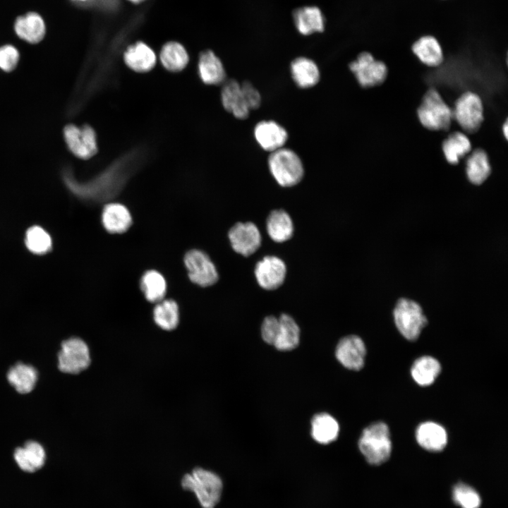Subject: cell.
<instances>
[{"label": "cell", "mask_w": 508, "mask_h": 508, "mask_svg": "<svg viewBox=\"0 0 508 508\" xmlns=\"http://www.w3.org/2000/svg\"><path fill=\"white\" fill-rule=\"evenodd\" d=\"M267 166L276 182L285 188L296 186L305 175V167L300 156L285 146L270 152Z\"/></svg>", "instance_id": "obj_1"}, {"label": "cell", "mask_w": 508, "mask_h": 508, "mask_svg": "<svg viewBox=\"0 0 508 508\" xmlns=\"http://www.w3.org/2000/svg\"><path fill=\"white\" fill-rule=\"evenodd\" d=\"M182 488L193 492L203 508H214L219 502L223 484L214 472L202 468H194L186 474L181 480Z\"/></svg>", "instance_id": "obj_2"}, {"label": "cell", "mask_w": 508, "mask_h": 508, "mask_svg": "<svg viewBox=\"0 0 508 508\" xmlns=\"http://www.w3.org/2000/svg\"><path fill=\"white\" fill-rule=\"evenodd\" d=\"M358 447L370 464L378 466L387 461L392 452L387 425L376 422L365 428L358 440Z\"/></svg>", "instance_id": "obj_3"}, {"label": "cell", "mask_w": 508, "mask_h": 508, "mask_svg": "<svg viewBox=\"0 0 508 508\" xmlns=\"http://www.w3.org/2000/svg\"><path fill=\"white\" fill-rule=\"evenodd\" d=\"M418 116L421 124L429 130L447 131L450 128L453 111L437 90L430 89L418 109Z\"/></svg>", "instance_id": "obj_4"}, {"label": "cell", "mask_w": 508, "mask_h": 508, "mask_svg": "<svg viewBox=\"0 0 508 508\" xmlns=\"http://www.w3.org/2000/svg\"><path fill=\"white\" fill-rule=\"evenodd\" d=\"M393 317L399 332L409 341L416 340L428 324L421 306L409 298L398 300L393 310Z\"/></svg>", "instance_id": "obj_5"}, {"label": "cell", "mask_w": 508, "mask_h": 508, "mask_svg": "<svg viewBox=\"0 0 508 508\" xmlns=\"http://www.w3.org/2000/svg\"><path fill=\"white\" fill-rule=\"evenodd\" d=\"M57 358L59 370L71 375L85 370L91 363L88 345L79 337H71L63 341Z\"/></svg>", "instance_id": "obj_6"}, {"label": "cell", "mask_w": 508, "mask_h": 508, "mask_svg": "<svg viewBox=\"0 0 508 508\" xmlns=\"http://www.w3.org/2000/svg\"><path fill=\"white\" fill-rule=\"evenodd\" d=\"M183 263L191 282L201 286L214 285L219 279L216 266L209 255L202 250L191 249L184 255Z\"/></svg>", "instance_id": "obj_7"}, {"label": "cell", "mask_w": 508, "mask_h": 508, "mask_svg": "<svg viewBox=\"0 0 508 508\" xmlns=\"http://www.w3.org/2000/svg\"><path fill=\"white\" fill-rule=\"evenodd\" d=\"M453 118L466 132L477 131L483 121V105L480 97L472 92L461 95L455 103Z\"/></svg>", "instance_id": "obj_8"}, {"label": "cell", "mask_w": 508, "mask_h": 508, "mask_svg": "<svg viewBox=\"0 0 508 508\" xmlns=\"http://www.w3.org/2000/svg\"><path fill=\"white\" fill-rule=\"evenodd\" d=\"M349 67L363 87L380 85L387 75V68L384 62L375 59L368 52L360 53L356 59L349 64Z\"/></svg>", "instance_id": "obj_9"}, {"label": "cell", "mask_w": 508, "mask_h": 508, "mask_svg": "<svg viewBox=\"0 0 508 508\" xmlns=\"http://www.w3.org/2000/svg\"><path fill=\"white\" fill-rule=\"evenodd\" d=\"M64 136L70 151L79 158L89 159L97 152L96 133L88 125H68L64 129Z\"/></svg>", "instance_id": "obj_10"}, {"label": "cell", "mask_w": 508, "mask_h": 508, "mask_svg": "<svg viewBox=\"0 0 508 508\" xmlns=\"http://www.w3.org/2000/svg\"><path fill=\"white\" fill-rule=\"evenodd\" d=\"M228 238L233 250L248 257L255 253L261 245V234L253 222H237L229 229Z\"/></svg>", "instance_id": "obj_11"}, {"label": "cell", "mask_w": 508, "mask_h": 508, "mask_svg": "<svg viewBox=\"0 0 508 508\" xmlns=\"http://www.w3.org/2000/svg\"><path fill=\"white\" fill-rule=\"evenodd\" d=\"M284 262L274 255L265 256L255 267V277L258 285L263 289L272 291L280 287L286 276Z\"/></svg>", "instance_id": "obj_12"}, {"label": "cell", "mask_w": 508, "mask_h": 508, "mask_svg": "<svg viewBox=\"0 0 508 508\" xmlns=\"http://www.w3.org/2000/svg\"><path fill=\"white\" fill-rule=\"evenodd\" d=\"M256 143L265 151L272 152L285 146L289 133L286 129L274 120H262L253 128Z\"/></svg>", "instance_id": "obj_13"}, {"label": "cell", "mask_w": 508, "mask_h": 508, "mask_svg": "<svg viewBox=\"0 0 508 508\" xmlns=\"http://www.w3.org/2000/svg\"><path fill=\"white\" fill-rule=\"evenodd\" d=\"M366 349L363 341L356 335H349L338 342L335 356L345 368L359 370L364 365Z\"/></svg>", "instance_id": "obj_14"}, {"label": "cell", "mask_w": 508, "mask_h": 508, "mask_svg": "<svg viewBox=\"0 0 508 508\" xmlns=\"http://www.w3.org/2000/svg\"><path fill=\"white\" fill-rule=\"evenodd\" d=\"M220 99L222 107L236 119H246L250 113L241 83L234 78L226 79L222 85Z\"/></svg>", "instance_id": "obj_15"}, {"label": "cell", "mask_w": 508, "mask_h": 508, "mask_svg": "<svg viewBox=\"0 0 508 508\" xmlns=\"http://www.w3.org/2000/svg\"><path fill=\"white\" fill-rule=\"evenodd\" d=\"M290 73L294 83L301 89L317 85L321 78L317 64L306 56L296 57L291 62Z\"/></svg>", "instance_id": "obj_16"}, {"label": "cell", "mask_w": 508, "mask_h": 508, "mask_svg": "<svg viewBox=\"0 0 508 508\" xmlns=\"http://www.w3.org/2000/svg\"><path fill=\"white\" fill-rule=\"evenodd\" d=\"M129 210L119 202L106 205L102 212V223L105 230L111 234H120L128 230L132 224Z\"/></svg>", "instance_id": "obj_17"}, {"label": "cell", "mask_w": 508, "mask_h": 508, "mask_svg": "<svg viewBox=\"0 0 508 508\" xmlns=\"http://www.w3.org/2000/svg\"><path fill=\"white\" fill-rule=\"evenodd\" d=\"M198 73L201 80L209 85H222L226 80V73L220 59L211 50L200 53Z\"/></svg>", "instance_id": "obj_18"}, {"label": "cell", "mask_w": 508, "mask_h": 508, "mask_svg": "<svg viewBox=\"0 0 508 508\" xmlns=\"http://www.w3.org/2000/svg\"><path fill=\"white\" fill-rule=\"evenodd\" d=\"M13 458L21 470L33 473L44 466L46 453L38 442L30 440L15 449Z\"/></svg>", "instance_id": "obj_19"}, {"label": "cell", "mask_w": 508, "mask_h": 508, "mask_svg": "<svg viewBox=\"0 0 508 508\" xmlns=\"http://www.w3.org/2000/svg\"><path fill=\"white\" fill-rule=\"evenodd\" d=\"M416 438L421 447L430 452H440L447 443L445 429L440 424L431 421L418 425L416 431Z\"/></svg>", "instance_id": "obj_20"}, {"label": "cell", "mask_w": 508, "mask_h": 508, "mask_svg": "<svg viewBox=\"0 0 508 508\" xmlns=\"http://www.w3.org/2000/svg\"><path fill=\"white\" fill-rule=\"evenodd\" d=\"M123 59L128 68L138 73L151 71L157 62L154 51L142 42L129 46L124 53Z\"/></svg>", "instance_id": "obj_21"}, {"label": "cell", "mask_w": 508, "mask_h": 508, "mask_svg": "<svg viewBox=\"0 0 508 508\" xmlns=\"http://www.w3.org/2000/svg\"><path fill=\"white\" fill-rule=\"evenodd\" d=\"M6 377L17 392L26 394L34 389L38 374L32 365L18 362L9 368Z\"/></svg>", "instance_id": "obj_22"}, {"label": "cell", "mask_w": 508, "mask_h": 508, "mask_svg": "<svg viewBox=\"0 0 508 508\" xmlns=\"http://www.w3.org/2000/svg\"><path fill=\"white\" fill-rule=\"evenodd\" d=\"M293 18L298 31L303 35L321 32L325 30L323 15L317 6H303L295 9Z\"/></svg>", "instance_id": "obj_23"}, {"label": "cell", "mask_w": 508, "mask_h": 508, "mask_svg": "<svg viewBox=\"0 0 508 508\" xmlns=\"http://www.w3.org/2000/svg\"><path fill=\"white\" fill-rule=\"evenodd\" d=\"M266 229L270 238L277 243L289 240L294 234V223L284 210H272L266 220Z\"/></svg>", "instance_id": "obj_24"}, {"label": "cell", "mask_w": 508, "mask_h": 508, "mask_svg": "<svg viewBox=\"0 0 508 508\" xmlns=\"http://www.w3.org/2000/svg\"><path fill=\"white\" fill-rule=\"evenodd\" d=\"M15 30L20 38L34 44L43 39L45 35V25L40 15L29 13L16 20Z\"/></svg>", "instance_id": "obj_25"}, {"label": "cell", "mask_w": 508, "mask_h": 508, "mask_svg": "<svg viewBox=\"0 0 508 508\" xmlns=\"http://www.w3.org/2000/svg\"><path fill=\"white\" fill-rule=\"evenodd\" d=\"M413 54L424 64L435 67L443 61V52L438 40L433 36L425 35L412 45Z\"/></svg>", "instance_id": "obj_26"}, {"label": "cell", "mask_w": 508, "mask_h": 508, "mask_svg": "<svg viewBox=\"0 0 508 508\" xmlns=\"http://www.w3.org/2000/svg\"><path fill=\"white\" fill-rule=\"evenodd\" d=\"M339 426L336 419L327 413L314 416L311 421V435L318 443L327 445L334 441L339 435Z\"/></svg>", "instance_id": "obj_27"}, {"label": "cell", "mask_w": 508, "mask_h": 508, "mask_svg": "<svg viewBox=\"0 0 508 508\" xmlns=\"http://www.w3.org/2000/svg\"><path fill=\"white\" fill-rule=\"evenodd\" d=\"M279 332L273 346L279 351H290L295 349L300 341V328L294 318L282 314L279 318Z\"/></svg>", "instance_id": "obj_28"}, {"label": "cell", "mask_w": 508, "mask_h": 508, "mask_svg": "<svg viewBox=\"0 0 508 508\" xmlns=\"http://www.w3.org/2000/svg\"><path fill=\"white\" fill-rule=\"evenodd\" d=\"M152 316L155 323L162 329H175L180 320L178 303L173 299H163L157 303L153 308Z\"/></svg>", "instance_id": "obj_29"}, {"label": "cell", "mask_w": 508, "mask_h": 508, "mask_svg": "<svg viewBox=\"0 0 508 508\" xmlns=\"http://www.w3.org/2000/svg\"><path fill=\"white\" fill-rule=\"evenodd\" d=\"M140 289L147 301L157 303L163 300L166 295L167 281L159 272L150 270L141 277Z\"/></svg>", "instance_id": "obj_30"}, {"label": "cell", "mask_w": 508, "mask_h": 508, "mask_svg": "<svg viewBox=\"0 0 508 508\" xmlns=\"http://www.w3.org/2000/svg\"><path fill=\"white\" fill-rule=\"evenodd\" d=\"M160 61L167 71L180 72L189 61V56L184 47L176 42L166 43L159 54Z\"/></svg>", "instance_id": "obj_31"}, {"label": "cell", "mask_w": 508, "mask_h": 508, "mask_svg": "<svg viewBox=\"0 0 508 508\" xmlns=\"http://www.w3.org/2000/svg\"><path fill=\"white\" fill-rule=\"evenodd\" d=\"M441 371V365L435 358L424 356L416 359L412 365L411 374L414 381L421 386L433 384Z\"/></svg>", "instance_id": "obj_32"}, {"label": "cell", "mask_w": 508, "mask_h": 508, "mask_svg": "<svg viewBox=\"0 0 508 508\" xmlns=\"http://www.w3.org/2000/svg\"><path fill=\"white\" fill-rule=\"evenodd\" d=\"M466 175L468 181L474 185H480L489 177L491 167L485 152L475 150L466 161Z\"/></svg>", "instance_id": "obj_33"}, {"label": "cell", "mask_w": 508, "mask_h": 508, "mask_svg": "<svg viewBox=\"0 0 508 508\" xmlns=\"http://www.w3.org/2000/svg\"><path fill=\"white\" fill-rule=\"evenodd\" d=\"M442 146L447 161L452 164H456L460 159L471 150L469 139L461 132L450 134L444 140Z\"/></svg>", "instance_id": "obj_34"}, {"label": "cell", "mask_w": 508, "mask_h": 508, "mask_svg": "<svg viewBox=\"0 0 508 508\" xmlns=\"http://www.w3.org/2000/svg\"><path fill=\"white\" fill-rule=\"evenodd\" d=\"M25 244L31 253L42 255L51 250L52 241L50 235L42 227L32 226L25 233Z\"/></svg>", "instance_id": "obj_35"}, {"label": "cell", "mask_w": 508, "mask_h": 508, "mask_svg": "<svg viewBox=\"0 0 508 508\" xmlns=\"http://www.w3.org/2000/svg\"><path fill=\"white\" fill-rule=\"evenodd\" d=\"M452 497L461 508H479L481 504L480 497L476 490L463 483L454 487Z\"/></svg>", "instance_id": "obj_36"}, {"label": "cell", "mask_w": 508, "mask_h": 508, "mask_svg": "<svg viewBox=\"0 0 508 508\" xmlns=\"http://www.w3.org/2000/svg\"><path fill=\"white\" fill-rule=\"evenodd\" d=\"M19 60V53L12 45H4L0 48V68L6 72L13 71Z\"/></svg>", "instance_id": "obj_37"}, {"label": "cell", "mask_w": 508, "mask_h": 508, "mask_svg": "<svg viewBox=\"0 0 508 508\" xmlns=\"http://www.w3.org/2000/svg\"><path fill=\"white\" fill-rule=\"evenodd\" d=\"M279 327L278 318L269 315L264 318L261 325V336L264 341L274 345Z\"/></svg>", "instance_id": "obj_38"}, {"label": "cell", "mask_w": 508, "mask_h": 508, "mask_svg": "<svg viewBox=\"0 0 508 508\" xmlns=\"http://www.w3.org/2000/svg\"><path fill=\"white\" fill-rule=\"evenodd\" d=\"M247 104L250 110L260 108L262 103V96L255 86L248 80L241 83Z\"/></svg>", "instance_id": "obj_39"}, {"label": "cell", "mask_w": 508, "mask_h": 508, "mask_svg": "<svg viewBox=\"0 0 508 508\" xmlns=\"http://www.w3.org/2000/svg\"><path fill=\"white\" fill-rule=\"evenodd\" d=\"M503 134L504 138L507 140L508 136V123L506 120L502 126Z\"/></svg>", "instance_id": "obj_40"}, {"label": "cell", "mask_w": 508, "mask_h": 508, "mask_svg": "<svg viewBox=\"0 0 508 508\" xmlns=\"http://www.w3.org/2000/svg\"><path fill=\"white\" fill-rule=\"evenodd\" d=\"M130 1H133V2H138V1H142V0H130Z\"/></svg>", "instance_id": "obj_41"}, {"label": "cell", "mask_w": 508, "mask_h": 508, "mask_svg": "<svg viewBox=\"0 0 508 508\" xmlns=\"http://www.w3.org/2000/svg\"><path fill=\"white\" fill-rule=\"evenodd\" d=\"M81 1H84V0H81Z\"/></svg>", "instance_id": "obj_42"}]
</instances>
